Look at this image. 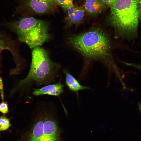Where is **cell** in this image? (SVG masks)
Here are the masks:
<instances>
[{
	"instance_id": "6da1fadb",
	"label": "cell",
	"mask_w": 141,
	"mask_h": 141,
	"mask_svg": "<svg viewBox=\"0 0 141 141\" xmlns=\"http://www.w3.org/2000/svg\"><path fill=\"white\" fill-rule=\"evenodd\" d=\"M66 42L68 45L85 57L102 61L115 71H118L112 55V41L102 29L95 28L70 35L67 37Z\"/></svg>"
},
{
	"instance_id": "7a4b0ae2",
	"label": "cell",
	"mask_w": 141,
	"mask_h": 141,
	"mask_svg": "<svg viewBox=\"0 0 141 141\" xmlns=\"http://www.w3.org/2000/svg\"><path fill=\"white\" fill-rule=\"evenodd\" d=\"M31 62L28 74L18 81L10 91L12 95L22 92L33 84L48 85L54 82L58 75L61 66L51 59L49 52L38 46L32 49Z\"/></svg>"
},
{
	"instance_id": "3957f363",
	"label": "cell",
	"mask_w": 141,
	"mask_h": 141,
	"mask_svg": "<svg viewBox=\"0 0 141 141\" xmlns=\"http://www.w3.org/2000/svg\"><path fill=\"white\" fill-rule=\"evenodd\" d=\"M139 21L138 0H116L111 7L109 22L116 38L135 42Z\"/></svg>"
},
{
	"instance_id": "277c9868",
	"label": "cell",
	"mask_w": 141,
	"mask_h": 141,
	"mask_svg": "<svg viewBox=\"0 0 141 141\" xmlns=\"http://www.w3.org/2000/svg\"><path fill=\"white\" fill-rule=\"evenodd\" d=\"M2 25L15 33L19 41L25 43L31 49L40 46L51 38L47 23L33 17L10 22L5 21Z\"/></svg>"
},
{
	"instance_id": "5b68a950",
	"label": "cell",
	"mask_w": 141,
	"mask_h": 141,
	"mask_svg": "<svg viewBox=\"0 0 141 141\" xmlns=\"http://www.w3.org/2000/svg\"><path fill=\"white\" fill-rule=\"evenodd\" d=\"M60 132L53 115L48 112L39 113L25 141H58Z\"/></svg>"
},
{
	"instance_id": "8992f818",
	"label": "cell",
	"mask_w": 141,
	"mask_h": 141,
	"mask_svg": "<svg viewBox=\"0 0 141 141\" xmlns=\"http://www.w3.org/2000/svg\"><path fill=\"white\" fill-rule=\"evenodd\" d=\"M20 42L14 40L5 31L0 30V71L1 67V53L4 50H8L11 53L15 64V68L20 70L26 64V61L20 53Z\"/></svg>"
},
{
	"instance_id": "52a82bcc",
	"label": "cell",
	"mask_w": 141,
	"mask_h": 141,
	"mask_svg": "<svg viewBox=\"0 0 141 141\" xmlns=\"http://www.w3.org/2000/svg\"><path fill=\"white\" fill-rule=\"evenodd\" d=\"M57 0H26L23 4L29 9L37 13H48L52 10Z\"/></svg>"
},
{
	"instance_id": "ba28073f",
	"label": "cell",
	"mask_w": 141,
	"mask_h": 141,
	"mask_svg": "<svg viewBox=\"0 0 141 141\" xmlns=\"http://www.w3.org/2000/svg\"><path fill=\"white\" fill-rule=\"evenodd\" d=\"M63 85L59 81L54 84L45 86L39 89H34L33 94L35 96L47 95L58 96L63 92Z\"/></svg>"
},
{
	"instance_id": "9c48e42d",
	"label": "cell",
	"mask_w": 141,
	"mask_h": 141,
	"mask_svg": "<svg viewBox=\"0 0 141 141\" xmlns=\"http://www.w3.org/2000/svg\"><path fill=\"white\" fill-rule=\"evenodd\" d=\"M66 76V84L71 91L75 92L90 88L81 85L77 80L66 70H63Z\"/></svg>"
},
{
	"instance_id": "30bf717a",
	"label": "cell",
	"mask_w": 141,
	"mask_h": 141,
	"mask_svg": "<svg viewBox=\"0 0 141 141\" xmlns=\"http://www.w3.org/2000/svg\"><path fill=\"white\" fill-rule=\"evenodd\" d=\"M84 7L88 13L96 14L103 11L105 8V5L100 0H85Z\"/></svg>"
},
{
	"instance_id": "8fae6325",
	"label": "cell",
	"mask_w": 141,
	"mask_h": 141,
	"mask_svg": "<svg viewBox=\"0 0 141 141\" xmlns=\"http://www.w3.org/2000/svg\"><path fill=\"white\" fill-rule=\"evenodd\" d=\"M84 14L83 10L76 6L73 15L68 18L67 26L69 27L73 25L80 24L83 20Z\"/></svg>"
},
{
	"instance_id": "7c38bea8",
	"label": "cell",
	"mask_w": 141,
	"mask_h": 141,
	"mask_svg": "<svg viewBox=\"0 0 141 141\" xmlns=\"http://www.w3.org/2000/svg\"><path fill=\"white\" fill-rule=\"evenodd\" d=\"M5 115L0 116V132L8 130L11 126L10 119Z\"/></svg>"
},
{
	"instance_id": "4fadbf2b",
	"label": "cell",
	"mask_w": 141,
	"mask_h": 141,
	"mask_svg": "<svg viewBox=\"0 0 141 141\" xmlns=\"http://www.w3.org/2000/svg\"><path fill=\"white\" fill-rule=\"evenodd\" d=\"M73 0H57V4L66 9L69 6L73 4Z\"/></svg>"
},
{
	"instance_id": "5bb4252c",
	"label": "cell",
	"mask_w": 141,
	"mask_h": 141,
	"mask_svg": "<svg viewBox=\"0 0 141 141\" xmlns=\"http://www.w3.org/2000/svg\"><path fill=\"white\" fill-rule=\"evenodd\" d=\"M9 111V108L7 102L2 101L0 103V112L3 115L7 114Z\"/></svg>"
},
{
	"instance_id": "9a60e30c",
	"label": "cell",
	"mask_w": 141,
	"mask_h": 141,
	"mask_svg": "<svg viewBox=\"0 0 141 141\" xmlns=\"http://www.w3.org/2000/svg\"><path fill=\"white\" fill-rule=\"evenodd\" d=\"M0 96L2 101L4 100V85L3 81L1 77L0 76Z\"/></svg>"
},
{
	"instance_id": "2e32d148",
	"label": "cell",
	"mask_w": 141,
	"mask_h": 141,
	"mask_svg": "<svg viewBox=\"0 0 141 141\" xmlns=\"http://www.w3.org/2000/svg\"><path fill=\"white\" fill-rule=\"evenodd\" d=\"M105 5L111 7L115 1V0H100Z\"/></svg>"
},
{
	"instance_id": "e0dca14e",
	"label": "cell",
	"mask_w": 141,
	"mask_h": 141,
	"mask_svg": "<svg viewBox=\"0 0 141 141\" xmlns=\"http://www.w3.org/2000/svg\"><path fill=\"white\" fill-rule=\"evenodd\" d=\"M138 7L139 13V20L141 24V0H138Z\"/></svg>"
},
{
	"instance_id": "ac0fdd59",
	"label": "cell",
	"mask_w": 141,
	"mask_h": 141,
	"mask_svg": "<svg viewBox=\"0 0 141 141\" xmlns=\"http://www.w3.org/2000/svg\"></svg>"
}]
</instances>
